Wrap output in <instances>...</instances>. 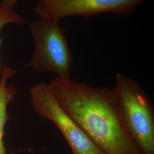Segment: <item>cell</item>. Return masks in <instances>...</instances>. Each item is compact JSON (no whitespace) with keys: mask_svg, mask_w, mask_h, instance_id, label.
<instances>
[{"mask_svg":"<svg viewBox=\"0 0 154 154\" xmlns=\"http://www.w3.org/2000/svg\"><path fill=\"white\" fill-rule=\"evenodd\" d=\"M55 99L105 154H143L126 131L113 90L57 77L48 84Z\"/></svg>","mask_w":154,"mask_h":154,"instance_id":"6da1fadb","label":"cell"},{"mask_svg":"<svg viewBox=\"0 0 154 154\" xmlns=\"http://www.w3.org/2000/svg\"><path fill=\"white\" fill-rule=\"evenodd\" d=\"M113 89L122 121L143 154H154V109L149 97L135 80L116 75Z\"/></svg>","mask_w":154,"mask_h":154,"instance_id":"7a4b0ae2","label":"cell"},{"mask_svg":"<svg viewBox=\"0 0 154 154\" xmlns=\"http://www.w3.org/2000/svg\"><path fill=\"white\" fill-rule=\"evenodd\" d=\"M30 30L35 51L26 66L39 72H54L64 79H71L72 56L65 28L57 21L40 19L30 24Z\"/></svg>","mask_w":154,"mask_h":154,"instance_id":"3957f363","label":"cell"},{"mask_svg":"<svg viewBox=\"0 0 154 154\" xmlns=\"http://www.w3.org/2000/svg\"><path fill=\"white\" fill-rule=\"evenodd\" d=\"M34 111L54 123L61 131L73 154H105L62 109L48 84L42 82L30 90Z\"/></svg>","mask_w":154,"mask_h":154,"instance_id":"277c9868","label":"cell"},{"mask_svg":"<svg viewBox=\"0 0 154 154\" xmlns=\"http://www.w3.org/2000/svg\"><path fill=\"white\" fill-rule=\"evenodd\" d=\"M150 0H39L35 11L40 19L58 21L67 17L88 18L111 13L127 16Z\"/></svg>","mask_w":154,"mask_h":154,"instance_id":"5b68a950","label":"cell"},{"mask_svg":"<svg viewBox=\"0 0 154 154\" xmlns=\"http://www.w3.org/2000/svg\"><path fill=\"white\" fill-rule=\"evenodd\" d=\"M0 72V154H8L3 141L4 127L8 120V105L14 98L16 91L13 86L7 84V81L14 74L16 71L5 66Z\"/></svg>","mask_w":154,"mask_h":154,"instance_id":"8992f818","label":"cell"},{"mask_svg":"<svg viewBox=\"0 0 154 154\" xmlns=\"http://www.w3.org/2000/svg\"><path fill=\"white\" fill-rule=\"evenodd\" d=\"M25 23V20L23 17L17 13L13 9V6L0 2V50L2 43V39L1 37V32L2 28L9 23L22 25ZM4 66L0 54V72Z\"/></svg>","mask_w":154,"mask_h":154,"instance_id":"52a82bcc","label":"cell"},{"mask_svg":"<svg viewBox=\"0 0 154 154\" xmlns=\"http://www.w3.org/2000/svg\"><path fill=\"white\" fill-rule=\"evenodd\" d=\"M0 1H1V2L2 3L14 7V5H15L17 0H0Z\"/></svg>","mask_w":154,"mask_h":154,"instance_id":"ba28073f","label":"cell"}]
</instances>
